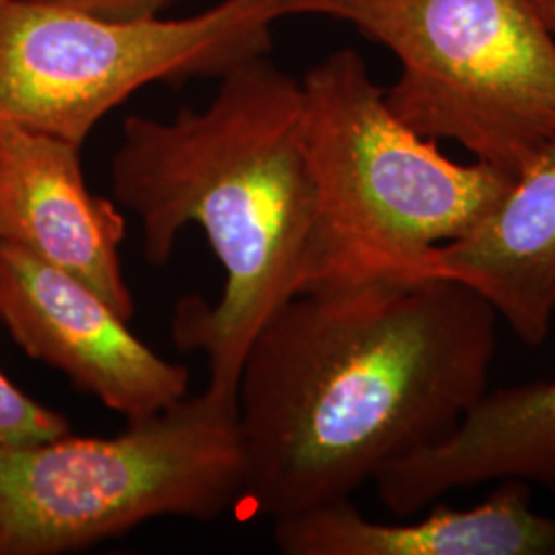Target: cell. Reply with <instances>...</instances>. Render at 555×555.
Listing matches in <instances>:
<instances>
[{"instance_id":"cell-1","label":"cell","mask_w":555,"mask_h":555,"mask_svg":"<svg viewBox=\"0 0 555 555\" xmlns=\"http://www.w3.org/2000/svg\"><path fill=\"white\" fill-rule=\"evenodd\" d=\"M496 311L453 280L291 298L238 375L243 502L272 520L352 500L442 442L490 389Z\"/></svg>"},{"instance_id":"cell-2","label":"cell","mask_w":555,"mask_h":555,"mask_svg":"<svg viewBox=\"0 0 555 555\" xmlns=\"http://www.w3.org/2000/svg\"><path fill=\"white\" fill-rule=\"evenodd\" d=\"M114 196L142 227L144 256L165 266L198 224L224 272L215 305L188 298L173 337L204 352L208 391L237 403L243 360L259 330L302 293L315 188L302 130V87L270 60L222 75L206 109L130 116L112 160Z\"/></svg>"},{"instance_id":"cell-3","label":"cell","mask_w":555,"mask_h":555,"mask_svg":"<svg viewBox=\"0 0 555 555\" xmlns=\"http://www.w3.org/2000/svg\"><path fill=\"white\" fill-rule=\"evenodd\" d=\"M300 87L315 188L302 293L430 280L438 247L474 229L515 179L449 159L408 128L354 50L330 54Z\"/></svg>"},{"instance_id":"cell-4","label":"cell","mask_w":555,"mask_h":555,"mask_svg":"<svg viewBox=\"0 0 555 555\" xmlns=\"http://www.w3.org/2000/svg\"><path fill=\"white\" fill-rule=\"evenodd\" d=\"M237 403L202 391L116 437L0 447V555H62L146 520H212L243 502Z\"/></svg>"},{"instance_id":"cell-5","label":"cell","mask_w":555,"mask_h":555,"mask_svg":"<svg viewBox=\"0 0 555 555\" xmlns=\"http://www.w3.org/2000/svg\"><path fill=\"white\" fill-rule=\"evenodd\" d=\"M354 25L401 64L389 109L516 178L555 139V38L533 0H282Z\"/></svg>"},{"instance_id":"cell-6","label":"cell","mask_w":555,"mask_h":555,"mask_svg":"<svg viewBox=\"0 0 555 555\" xmlns=\"http://www.w3.org/2000/svg\"><path fill=\"white\" fill-rule=\"evenodd\" d=\"M282 0H220L185 20H109L0 0V119L82 149L103 116L159 80L222 77L266 56Z\"/></svg>"},{"instance_id":"cell-7","label":"cell","mask_w":555,"mask_h":555,"mask_svg":"<svg viewBox=\"0 0 555 555\" xmlns=\"http://www.w3.org/2000/svg\"><path fill=\"white\" fill-rule=\"evenodd\" d=\"M0 321L23 352L128 422L188 397V369L134 336L98 291L7 243H0Z\"/></svg>"},{"instance_id":"cell-8","label":"cell","mask_w":555,"mask_h":555,"mask_svg":"<svg viewBox=\"0 0 555 555\" xmlns=\"http://www.w3.org/2000/svg\"><path fill=\"white\" fill-rule=\"evenodd\" d=\"M124 238L118 206L85 183L80 146L0 119V243L79 278L130 321Z\"/></svg>"},{"instance_id":"cell-9","label":"cell","mask_w":555,"mask_h":555,"mask_svg":"<svg viewBox=\"0 0 555 555\" xmlns=\"http://www.w3.org/2000/svg\"><path fill=\"white\" fill-rule=\"evenodd\" d=\"M428 278L467 286L520 341L543 344L555 318V139L474 229L438 247Z\"/></svg>"},{"instance_id":"cell-10","label":"cell","mask_w":555,"mask_h":555,"mask_svg":"<svg viewBox=\"0 0 555 555\" xmlns=\"http://www.w3.org/2000/svg\"><path fill=\"white\" fill-rule=\"evenodd\" d=\"M520 479L555 490V378L488 389L455 433L378 474L380 502L414 516L455 490Z\"/></svg>"},{"instance_id":"cell-11","label":"cell","mask_w":555,"mask_h":555,"mask_svg":"<svg viewBox=\"0 0 555 555\" xmlns=\"http://www.w3.org/2000/svg\"><path fill=\"white\" fill-rule=\"evenodd\" d=\"M531 483L498 481L467 511L437 506L414 522L385 525L341 500L274 520L286 555H555V516L533 508Z\"/></svg>"},{"instance_id":"cell-12","label":"cell","mask_w":555,"mask_h":555,"mask_svg":"<svg viewBox=\"0 0 555 555\" xmlns=\"http://www.w3.org/2000/svg\"><path fill=\"white\" fill-rule=\"evenodd\" d=\"M70 433L68 420L20 391L0 373V447H27Z\"/></svg>"},{"instance_id":"cell-13","label":"cell","mask_w":555,"mask_h":555,"mask_svg":"<svg viewBox=\"0 0 555 555\" xmlns=\"http://www.w3.org/2000/svg\"><path fill=\"white\" fill-rule=\"evenodd\" d=\"M31 2L60 4V7L77 9V11L109 17V20H139V17H155L165 9L178 4L179 0H31Z\"/></svg>"},{"instance_id":"cell-14","label":"cell","mask_w":555,"mask_h":555,"mask_svg":"<svg viewBox=\"0 0 555 555\" xmlns=\"http://www.w3.org/2000/svg\"><path fill=\"white\" fill-rule=\"evenodd\" d=\"M537 13L555 38V0H533Z\"/></svg>"}]
</instances>
